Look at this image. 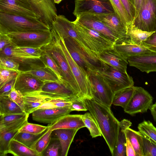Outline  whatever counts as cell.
I'll return each mask as SVG.
<instances>
[{
	"label": "cell",
	"mask_w": 156,
	"mask_h": 156,
	"mask_svg": "<svg viewBox=\"0 0 156 156\" xmlns=\"http://www.w3.org/2000/svg\"><path fill=\"white\" fill-rule=\"evenodd\" d=\"M83 101L95 120L112 155L119 132V121L114 116L110 108L93 99H86Z\"/></svg>",
	"instance_id": "cell-1"
},
{
	"label": "cell",
	"mask_w": 156,
	"mask_h": 156,
	"mask_svg": "<svg viewBox=\"0 0 156 156\" xmlns=\"http://www.w3.org/2000/svg\"><path fill=\"white\" fill-rule=\"evenodd\" d=\"M51 30L49 25L39 19L0 12V34Z\"/></svg>",
	"instance_id": "cell-2"
},
{
	"label": "cell",
	"mask_w": 156,
	"mask_h": 156,
	"mask_svg": "<svg viewBox=\"0 0 156 156\" xmlns=\"http://www.w3.org/2000/svg\"><path fill=\"white\" fill-rule=\"evenodd\" d=\"M51 30L52 35L51 41L41 48L54 60L59 68L64 80L80 99V89L62 48L59 36L53 29L51 28Z\"/></svg>",
	"instance_id": "cell-3"
},
{
	"label": "cell",
	"mask_w": 156,
	"mask_h": 156,
	"mask_svg": "<svg viewBox=\"0 0 156 156\" xmlns=\"http://www.w3.org/2000/svg\"><path fill=\"white\" fill-rule=\"evenodd\" d=\"M73 22L81 38L92 51L98 54L114 47L115 43L108 37L93 29L79 23L76 20Z\"/></svg>",
	"instance_id": "cell-4"
},
{
	"label": "cell",
	"mask_w": 156,
	"mask_h": 156,
	"mask_svg": "<svg viewBox=\"0 0 156 156\" xmlns=\"http://www.w3.org/2000/svg\"><path fill=\"white\" fill-rule=\"evenodd\" d=\"M7 34L12 44L18 47L41 48L49 43L52 38L51 30L13 32Z\"/></svg>",
	"instance_id": "cell-5"
},
{
	"label": "cell",
	"mask_w": 156,
	"mask_h": 156,
	"mask_svg": "<svg viewBox=\"0 0 156 156\" xmlns=\"http://www.w3.org/2000/svg\"><path fill=\"white\" fill-rule=\"evenodd\" d=\"M59 36L62 48L80 89V99L83 101L92 99V86L87 73L73 60L66 47L64 39Z\"/></svg>",
	"instance_id": "cell-6"
},
{
	"label": "cell",
	"mask_w": 156,
	"mask_h": 156,
	"mask_svg": "<svg viewBox=\"0 0 156 156\" xmlns=\"http://www.w3.org/2000/svg\"><path fill=\"white\" fill-rule=\"evenodd\" d=\"M0 56L10 58L18 63L19 70L22 72L45 67L39 58L29 55L13 44L6 46L0 51Z\"/></svg>",
	"instance_id": "cell-7"
},
{
	"label": "cell",
	"mask_w": 156,
	"mask_h": 156,
	"mask_svg": "<svg viewBox=\"0 0 156 156\" xmlns=\"http://www.w3.org/2000/svg\"><path fill=\"white\" fill-rule=\"evenodd\" d=\"M73 12L76 17L115 13L110 0H75Z\"/></svg>",
	"instance_id": "cell-8"
},
{
	"label": "cell",
	"mask_w": 156,
	"mask_h": 156,
	"mask_svg": "<svg viewBox=\"0 0 156 156\" xmlns=\"http://www.w3.org/2000/svg\"><path fill=\"white\" fill-rule=\"evenodd\" d=\"M97 73L103 78L114 93L134 86L133 79L127 73L121 71L106 64Z\"/></svg>",
	"instance_id": "cell-9"
},
{
	"label": "cell",
	"mask_w": 156,
	"mask_h": 156,
	"mask_svg": "<svg viewBox=\"0 0 156 156\" xmlns=\"http://www.w3.org/2000/svg\"><path fill=\"white\" fill-rule=\"evenodd\" d=\"M136 28L143 31L156 30V0H143L137 15L132 22Z\"/></svg>",
	"instance_id": "cell-10"
},
{
	"label": "cell",
	"mask_w": 156,
	"mask_h": 156,
	"mask_svg": "<svg viewBox=\"0 0 156 156\" xmlns=\"http://www.w3.org/2000/svg\"><path fill=\"white\" fill-rule=\"evenodd\" d=\"M87 73L92 86V99L110 108L114 94L111 88L97 72L89 70Z\"/></svg>",
	"instance_id": "cell-11"
},
{
	"label": "cell",
	"mask_w": 156,
	"mask_h": 156,
	"mask_svg": "<svg viewBox=\"0 0 156 156\" xmlns=\"http://www.w3.org/2000/svg\"><path fill=\"white\" fill-rule=\"evenodd\" d=\"M153 100L152 96L143 87H135L133 94L124 111L132 116L146 112L153 104Z\"/></svg>",
	"instance_id": "cell-12"
},
{
	"label": "cell",
	"mask_w": 156,
	"mask_h": 156,
	"mask_svg": "<svg viewBox=\"0 0 156 156\" xmlns=\"http://www.w3.org/2000/svg\"><path fill=\"white\" fill-rule=\"evenodd\" d=\"M0 12L40 19L27 0H0Z\"/></svg>",
	"instance_id": "cell-13"
},
{
	"label": "cell",
	"mask_w": 156,
	"mask_h": 156,
	"mask_svg": "<svg viewBox=\"0 0 156 156\" xmlns=\"http://www.w3.org/2000/svg\"><path fill=\"white\" fill-rule=\"evenodd\" d=\"M39 19L51 27L57 15L53 0H27Z\"/></svg>",
	"instance_id": "cell-14"
},
{
	"label": "cell",
	"mask_w": 156,
	"mask_h": 156,
	"mask_svg": "<svg viewBox=\"0 0 156 156\" xmlns=\"http://www.w3.org/2000/svg\"><path fill=\"white\" fill-rule=\"evenodd\" d=\"M23 94L24 101V111L26 114L29 115L37 109L43 104L53 99L65 97L41 90L29 92Z\"/></svg>",
	"instance_id": "cell-15"
},
{
	"label": "cell",
	"mask_w": 156,
	"mask_h": 156,
	"mask_svg": "<svg viewBox=\"0 0 156 156\" xmlns=\"http://www.w3.org/2000/svg\"><path fill=\"white\" fill-rule=\"evenodd\" d=\"M114 48L127 60L131 56L156 53L144 46L132 43L129 38L119 39L115 42Z\"/></svg>",
	"instance_id": "cell-16"
},
{
	"label": "cell",
	"mask_w": 156,
	"mask_h": 156,
	"mask_svg": "<svg viewBox=\"0 0 156 156\" xmlns=\"http://www.w3.org/2000/svg\"><path fill=\"white\" fill-rule=\"evenodd\" d=\"M75 20L83 26L100 33L115 43L121 39L117 34L100 20L95 15L82 16L76 18Z\"/></svg>",
	"instance_id": "cell-17"
},
{
	"label": "cell",
	"mask_w": 156,
	"mask_h": 156,
	"mask_svg": "<svg viewBox=\"0 0 156 156\" xmlns=\"http://www.w3.org/2000/svg\"><path fill=\"white\" fill-rule=\"evenodd\" d=\"M71 112L69 108L39 109L32 113V118L39 122L52 124Z\"/></svg>",
	"instance_id": "cell-18"
},
{
	"label": "cell",
	"mask_w": 156,
	"mask_h": 156,
	"mask_svg": "<svg viewBox=\"0 0 156 156\" xmlns=\"http://www.w3.org/2000/svg\"><path fill=\"white\" fill-rule=\"evenodd\" d=\"M66 47L73 60L87 73L89 70L98 71L84 53L69 37L63 38Z\"/></svg>",
	"instance_id": "cell-19"
},
{
	"label": "cell",
	"mask_w": 156,
	"mask_h": 156,
	"mask_svg": "<svg viewBox=\"0 0 156 156\" xmlns=\"http://www.w3.org/2000/svg\"><path fill=\"white\" fill-rule=\"evenodd\" d=\"M44 83L29 74L19 71L14 87L16 90L23 94L41 90Z\"/></svg>",
	"instance_id": "cell-20"
},
{
	"label": "cell",
	"mask_w": 156,
	"mask_h": 156,
	"mask_svg": "<svg viewBox=\"0 0 156 156\" xmlns=\"http://www.w3.org/2000/svg\"><path fill=\"white\" fill-rule=\"evenodd\" d=\"M99 58L104 63L122 72L127 73V59L118 53L114 47L99 53Z\"/></svg>",
	"instance_id": "cell-21"
},
{
	"label": "cell",
	"mask_w": 156,
	"mask_h": 156,
	"mask_svg": "<svg viewBox=\"0 0 156 156\" xmlns=\"http://www.w3.org/2000/svg\"><path fill=\"white\" fill-rule=\"evenodd\" d=\"M127 60L130 66L142 72L149 73L156 72V53L130 57Z\"/></svg>",
	"instance_id": "cell-22"
},
{
	"label": "cell",
	"mask_w": 156,
	"mask_h": 156,
	"mask_svg": "<svg viewBox=\"0 0 156 156\" xmlns=\"http://www.w3.org/2000/svg\"><path fill=\"white\" fill-rule=\"evenodd\" d=\"M95 15L120 38H129L126 26L116 13Z\"/></svg>",
	"instance_id": "cell-23"
},
{
	"label": "cell",
	"mask_w": 156,
	"mask_h": 156,
	"mask_svg": "<svg viewBox=\"0 0 156 156\" xmlns=\"http://www.w3.org/2000/svg\"><path fill=\"white\" fill-rule=\"evenodd\" d=\"M82 115H65L52 124L48 125L53 131L58 129H73L79 130L86 127L83 122Z\"/></svg>",
	"instance_id": "cell-24"
},
{
	"label": "cell",
	"mask_w": 156,
	"mask_h": 156,
	"mask_svg": "<svg viewBox=\"0 0 156 156\" xmlns=\"http://www.w3.org/2000/svg\"><path fill=\"white\" fill-rule=\"evenodd\" d=\"M41 90L63 97L72 98L76 96L71 87L65 81L58 80L44 82Z\"/></svg>",
	"instance_id": "cell-25"
},
{
	"label": "cell",
	"mask_w": 156,
	"mask_h": 156,
	"mask_svg": "<svg viewBox=\"0 0 156 156\" xmlns=\"http://www.w3.org/2000/svg\"><path fill=\"white\" fill-rule=\"evenodd\" d=\"M78 130L73 129H58L53 131L61 144V156L67 155L70 145Z\"/></svg>",
	"instance_id": "cell-26"
},
{
	"label": "cell",
	"mask_w": 156,
	"mask_h": 156,
	"mask_svg": "<svg viewBox=\"0 0 156 156\" xmlns=\"http://www.w3.org/2000/svg\"><path fill=\"white\" fill-rule=\"evenodd\" d=\"M131 124L132 123L126 119H123L119 122V132L112 156H126L125 130L129 128Z\"/></svg>",
	"instance_id": "cell-27"
},
{
	"label": "cell",
	"mask_w": 156,
	"mask_h": 156,
	"mask_svg": "<svg viewBox=\"0 0 156 156\" xmlns=\"http://www.w3.org/2000/svg\"><path fill=\"white\" fill-rule=\"evenodd\" d=\"M25 113L21 107L8 96H0V115Z\"/></svg>",
	"instance_id": "cell-28"
},
{
	"label": "cell",
	"mask_w": 156,
	"mask_h": 156,
	"mask_svg": "<svg viewBox=\"0 0 156 156\" xmlns=\"http://www.w3.org/2000/svg\"><path fill=\"white\" fill-rule=\"evenodd\" d=\"M143 31L136 27L132 22L126 26V35L132 43L141 45L142 42L145 41L153 32Z\"/></svg>",
	"instance_id": "cell-29"
},
{
	"label": "cell",
	"mask_w": 156,
	"mask_h": 156,
	"mask_svg": "<svg viewBox=\"0 0 156 156\" xmlns=\"http://www.w3.org/2000/svg\"><path fill=\"white\" fill-rule=\"evenodd\" d=\"M135 87H128L114 93L112 104L120 106L124 109L126 107L133 93Z\"/></svg>",
	"instance_id": "cell-30"
},
{
	"label": "cell",
	"mask_w": 156,
	"mask_h": 156,
	"mask_svg": "<svg viewBox=\"0 0 156 156\" xmlns=\"http://www.w3.org/2000/svg\"><path fill=\"white\" fill-rule=\"evenodd\" d=\"M23 72L29 74L44 83L60 80L52 70L45 67Z\"/></svg>",
	"instance_id": "cell-31"
},
{
	"label": "cell",
	"mask_w": 156,
	"mask_h": 156,
	"mask_svg": "<svg viewBox=\"0 0 156 156\" xmlns=\"http://www.w3.org/2000/svg\"><path fill=\"white\" fill-rule=\"evenodd\" d=\"M9 153L15 156H39L35 151L14 139L10 143Z\"/></svg>",
	"instance_id": "cell-32"
},
{
	"label": "cell",
	"mask_w": 156,
	"mask_h": 156,
	"mask_svg": "<svg viewBox=\"0 0 156 156\" xmlns=\"http://www.w3.org/2000/svg\"><path fill=\"white\" fill-rule=\"evenodd\" d=\"M126 138H128L137 156H144L142 149V135L138 131L128 128L125 130Z\"/></svg>",
	"instance_id": "cell-33"
},
{
	"label": "cell",
	"mask_w": 156,
	"mask_h": 156,
	"mask_svg": "<svg viewBox=\"0 0 156 156\" xmlns=\"http://www.w3.org/2000/svg\"><path fill=\"white\" fill-rule=\"evenodd\" d=\"M20 129L0 133V155L5 156L9 153V147L11 141L19 132Z\"/></svg>",
	"instance_id": "cell-34"
},
{
	"label": "cell",
	"mask_w": 156,
	"mask_h": 156,
	"mask_svg": "<svg viewBox=\"0 0 156 156\" xmlns=\"http://www.w3.org/2000/svg\"><path fill=\"white\" fill-rule=\"evenodd\" d=\"M46 131L38 134H34L19 132L14 139L34 150L36 143Z\"/></svg>",
	"instance_id": "cell-35"
},
{
	"label": "cell",
	"mask_w": 156,
	"mask_h": 156,
	"mask_svg": "<svg viewBox=\"0 0 156 156\" xmlns=\"http://www.w3.org/2000/svg\"><path fill=\"white\" fill-rule=\"evenodd\" d=\"M137 128L142 134L156 144V127L151 122L144 120L138 124Z\"/></svg>",
	"instance_id": "cell-36"
},
{
	"label": "cell",
	"mask_w": 156,
	"mask_h": 156,
	"mask_svg": "<svg viewBox=\"0 0 156 156\" xmlns=\"http://www.w3.org/2000/svg\"><path fill=\"white\" fill-rule=\"evenodd\" d=\"M82 117L92 138L102 136L98 126L90 113L87 112L82 115Z\"/></svg>",
	"instance_id": "cell-37"
},
{
	"label": "cell",
	"mask_w": 156,
	"mask_h": 156,
	"mask_svg": "<svg viewBox=\"0 0 156 156\" xmlns=\"http://www.w3.org/2000/svg\"><path fill=\"white\" fill-rule=\"evenodd\" d=\"M48 126V128L37 141L35 145L34 150L37 153L39 156L43 155L51 139V135L53 130Z\"/></svg>",
	"instance_id": "cell-38"
},
{
	"label": "cell",
	"mask_w": 156,
	"mask_h": 156,
	"mask_svg": "<svg viewBox=\"0 0 156 156\" xmlns=\"http://www.w3.org/2000/svg\"><path fill=\"white\" fill-rule=\"evenodd\" d=\"M73 97H60L53 99L39 106L38 109L69 108L71 104V101Z\"/></svg>",
	"instance_id": "cell-39"
},
{
	"label": "cell",
	"mask_w": 156,
	"mask_h": 156,
	"mask_svg": "<svg viewBox=\"0 0 156 156\" xmlns=\"http://www.w3.org/2000/svg\"><path fill=\"white\" fill-rule=\"evenodd\" d=\"M40 58L45 67L49 68L52 70L57 75L60 80L65 81L62 73L55 61L51 56L44 50Z\"/></svg>",
	"instance_id": "cell-40"
},
{
	"label": "cell",
	"mask_w": 156,
	"mask_h": 156,
	"mask_svg": "<svg viewBox=\"0 0 156 156\" xmlns=\"http://www.w3.org/2000/svg\"><path fill=\"white\" fill-rule=\"evenodd\" d=\"M117 15L126 26L132 21L125 9L121 0H110Z\"/></svg>",
	"instance_id": "cell-41"
},
{
	"label": "cell",
	"mask_w": 156,
	"mask_h": 156,
	"mask_svg": "<svg viewBox=\"0 0 156 156\" xmlns=\"http://www.w3.org/2000/svg\"><path fill=\"white\" fill-rule=\"evenodd\" d=\"M48 128V126H44L28 122L20 129L19 132L34 134H38L46 131Z\"/></svg>",
	"instance_id": "cell-42"
},
{
	"label": "cell",
	"mask_w": 156,
	"mask_h": 156,
	"mask_svg": "<svg viewBox=\"0 0 156 156\" xmlns=\"http://www.w3.org/2000/svg\"><path fill=\"white\" fill-rule=\"evenodd\" d=\"M142 135V149L144 156H156V144Z\"/></svg>",
	"instance_id": "cell-43"
},
{
	"label": "cell",
	"mask_w": 156,
	"mask_h": 156,
	"mask_svg": "<svg viewBox=\"0 0 156 156\" xmlns=\"http://www.w3.org/2000/svg\"><path fill=\"white\" fill-rule=\"evenodd\" d=\"M19 71L0 68V88L7 83L16 78Z\"/></svg>",
	"instance_id": "cell-44"
},
{
	"label": "cell",
	"mask_w": 156,
	"mask_h": 156,
	"mask_svg": "<svg viewBox=\"0 0 156 156\" xmlns=\"http://www.w3.org/2000/svg\"><path fill=\"white\" fill-rule=\"evenodd\" d=\"M61 147L60 142L57 138H54V141L51 144L50 143L44 151L43 156H58L59 149Z\"/></svg>",
	"instance_id": "cell-45"
},
{
	"label": "cell",
	"mask_w": 156,
	"mask_h": 156,
	"mask_svg": "<svg viewBox=\"0 0 156 156\" xmlns=\"http://www.w3.org/2000/svg\"><path fill=\"white\" fill-rule=\"evenodd\" d=\"M19 67V64L13 60L0 56V68L18 71Z\"/></svg>",
	"instance_id": "cell-46"
},
{
	"label": "cell",
	"mask_w": 156,
	"mask_h": 156,
	"mask_svg": "<svg viewBox=\"0 0 156 156\" xmlns=\"http://www.w3.org/2000/svg\"><path fill=\"white\" fill-rule=\"evenodd\" d=\"M7 96L19 105L24 112L23 96L20 92L16 90L14 87L11 91Z\"/></svg>",
	"instance_id": "cell-47"
},
{
	"label": "cell",
	"mask_w": 156,
	"mask_h": 156,
	"mask_svg": "<svg viewBox=\"0 0 156 156\" xmlns=\"http://www.w3.org/2000/svg\"><path fill=\"white\" fill-rule=\"evenodd\" d=\"M71 104L69 108L72 111H87L88 110L83 101L77 97L73 98L71 101Z\"/></svg>",
	"instance_id": "cell-48"
},
{
	"label": "cell",
	"mask_w": 156,
	"mask_h": 156,
	"mask_svg": "<svg viewBox=\"0 0 156 156\" xmlns=\"http://www.w3.org/2000/svg\"><path fill=\"white\" fill-rule=\"evenodd\" d=\"M27 114H28L25 113L0 115V125L8 123L19 120L26 116Z\"/></svg>",
	"instance_id": "cell-49"
},
{
	"label": "cell",
	"mask_w": 156,
	"mask_h": 156,
	"mask_svg": "<svg viewBox=\"0 0 156 156\" xmlns=\"http://www.w3.org/2000/svg\"><path fill=\"white\" fill-rule=\"evenodd\" d=\"M141 45L156 52V30L153 32L145 41H143Z\"/></svg>",
	"instance_id": "cell-50"
},
{
	"label": "cell",
	"mask_w": 156,
	"mask_h": 156,
	"mask_svg": "<svg viewBox=\"0 0 156 156\" xmlns=\"http://www.w3.org/2000/svg\"><path fill=\"white\" fill-rule=\"evenodd\" d=\"M125 9L132 21L135 15V7L130 0H121Z\"/></svg>",
	"instance_id": "cell-51"
},
{
	"label": "cell",
	"mask_w": 156,
	"mask_h": 156,
	"mask_svg": "<svg viewBox=\"0 0 156 156\" xmlns=\"http://www.w3.org/2000/svg\"><path fill=\"white\" fill-rule=\"evenodd\" d=\"M18 48L29 55L39 58L43 51V50L41 48L39 47H26Z\"/></svg>",
	"instance_id": "cell-52"
},
{
	"label": "cell",
	"mask_w": 156,
	"mask_h": 156,
	"mask_svg": "<svg viewBox=\"0 0 156 156\" xmlns=\"http://www.w3.org/2000/svg\"><path fill=\"white\" fill-rule=\"evenodd\" d=\"M16 79L7 83L0 88V96H7L9 94L14 87Z\"/></svg>",
	"instance_id": "cell-53"
},
{
	"label": "cell",
	"mask_w": 156,
	"mask_h": 156,
	"mask_svg": "<svg viewBox=\"0 0 156 156\" xmlns=\"http://www.w3.org/2000/svg\"><path fill=\"white\" fill-rule=\"evenodd\" d=\"M12 44L7 34H0V51L6 46Z\"/></svg>",
	"instance_id": "cell-54"
},
{
	"label": "cell",
	"mask_w": 156,
	"mask_h": 156,
	"mask_svg": "<svg viewBox=\"0 0 156 156\" xmlns=\"http://www.w3.org/2000/svg\"><path fill=\"white\" fill-rule=\"evenodd\" d=\"M126 156H137L129 139L126 138Z\"/></svg>",
	"instance_id": "cell-55"
},
{
	"label": "cell",
	"mask_w": 156,
	"mask_h": 156,
	"mask_svg": "<svg viewBox=\"0 0 156 156\" xmlns=\"http://www.w3.org/2000/svg\"><path fill=\"white\" fill-rule=\"evenodd\" d=\"M143 1V0H132V3L135 9V15L134 18L138 14L142 5Z\"/></svg>",
	"instance_id": "cell-56"
},
{
	"label": "cell",
	"mask_w": 156,
	"mask_h": 156,
	"mask_svg": "<svg viewBox=\"0 0 156 156\" xmlns=\"http://www.w3.org/2000/svg\"><path fill=\"white\" fill-rule=\"evenodd\" d=\"M154 120L156 122V102L150 107L149 108Z\"/></svg>",
	"instance_id": "cell-57"
},
{
	"label": "cell",
	"mask_w": 156,
	"mask_h": 156,
	"mask_svg": "<svg viewBox=\"0 0 156 156\" xmlns=\"http://www.w3.org/2000/svg\"><path fill=\"white\" fill-rule=\"evenodd\" d=\"M63 0H53L55 3L58 4Z\"/></svg>",
	"instance_id": "cell-58"
},
{
	"label": "cell",
	"mask_w": 156,
	"mask_h": 156,
	"mask_svg": "<svg viewBox=\"0 0 156 156\" xmlns=\"http://www.w3.org/2000/svg\"><path fill=\"white\" fill-rule=\"evenodd\" d=\"M130 1L131 2H132V0H130Z\"/></svg>",
	"instance_id": "cell-59"
}]
</instances>
